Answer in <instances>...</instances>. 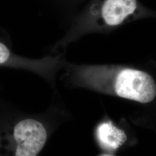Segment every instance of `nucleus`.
<instances>
[{
    "mask_svg": "<svg viewBox=\"0 0 156 156\" xmlns=\"http://www.w3.org/2000/svg\"><path fill=\"white\" fill-rule=\"evenodd\" d=\"M47 138L38 120L18 118L15 113L0 114V156H37Z\"/></svg>",
    "mask_w": 156,
    "mask_h": 156,
    "instance_id": "obj_1",
    "label": "nucleus"
},
{
    "mask_svg": "<svg viewBox=\"0 0 156 156\" xmlns=\"http://www.w3.org/2000/svg\"><path fill=\"white\" fill-rule=\"evenodd\" d=\"M101 68L113 78V89L118 96L143 104L154 99L156 83L147 73L127 68L102 67Z\"/></svg>",
    "mask_w": 156,
    "mask_h": 156,
    "instance_id": "obj_2",
    "label": "nucleus"
},
{
    "mask_svg": "<svg viewBox=\"0 0 156 156\" xmlns=\"http://www.w3.org/2000/svg\"><path fill=\"white\" fill-rule=\"evenodd\" d=\"M110 156V155H106V154H105V155H103V156Z\"/></svg>",
    "mask_w": 156,
    "mask_h": 156,
    "instance_id": "obj_6",
    "label": "nucleus"
},
{
    "mask_svg": "<svg viewBox=\"0 0 156 156\" xmlns=\"http://www.w3.org/2000/svg\"><path fill=\"white\" fill-rule=\"evenodd\" d=\"M136 8V0H106L102 8V16L106 24L117 26Z\"/></svg>",
    "mask_w": 156,
    "mask_h": 156,
    "instance_id": "obj_4",
    "label": "nucleus"
},
{
    "mask_svg": "<svg viewBox=\"0 0 156 156\" xmlns=\"http://www.w3.org/2000/svg\"><path fill=\"white\" fill-rule=\"evenodd\" d=\"M51 62L49 59L35 61L18 56L5 43L0 41V67L28 69L40 73H49Z\"/></svg>",
    "mask_w": 156,
    "mask_h": 156,
    "instance_id": "obj_3",
    "label": "nucleus"
},
{
    "mask_svg": "<svg viewBox=\"0 0 156 156\" xmlns=\"http://www.w3.org/2000/svg\"><path fill=\"white\" fill-rule=\"evenodd\" d=\"M97 136L101 145L111 151L116 150L127 140L124 131L114 126L111 122L102 123L98 126Z\"/></svg>",
    "mask_w": 156,
    "mask_h": 156,
    "instance_id": "obj_5",
    "label": "nucleus"
}]
</instances>
